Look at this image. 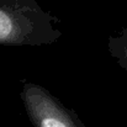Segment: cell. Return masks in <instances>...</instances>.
Returning <instances> with one entry per match:
<instances>
[{"label": "cell", "mask_w": 127, "mask_h": 127, "mask_svg": "<svg viewBox=\"0 0 127 127\" xmlns=\"http://www.w3.org/2000/svg\"><path fill=\"white\" fill-rule=\"evenodd\" d=\"M61 20L36 0H0V46L40 47L63 36Z\"/></svg>", "instance_id": "6da1fadb"}, {"label": "cell", "mask_w": 127, "mask_h": 127, "mask_svg": "<svg viewBox=\"0 0 127 127\" xmlns=\"http://www.w3.org/2000/svg\"><path fill=\"white\" fill-rule=\"evenodd\" d=\"M20 97L33 127H85L73 109L67 107L42 85L24 82Z\"/></svg>", "instance_id": "7a4b0ae2"}, {"label": "cell", "mask_w": 127, "mask_h": 127, "mask_svg": "<svg viewBox=\"0 0 127 127\" xmlns=\"http://www.w3.org/2000/svg\"><path fill=\"white\" fill-rule=\"evenodd\" d=\"M107 49L110 56L127 75V27L107 38Z\"/></svg>", "instance_id": "3957f363"}]
</instances>
